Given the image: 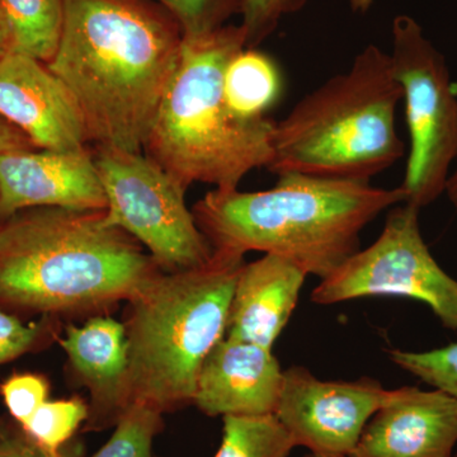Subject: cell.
Returning <instances> with one entry per match:
<instances>
[{"mask_svg": "<svg viewBox=\"0 0 457 457\" xmlns=\"http://www.w3.org/2000/svg\"><path fill=\"white\" fill-rule=\"evenodd\" d=\"M183 40L156 0H64L59 46L46 65L73 96L90 141L139 153Z\"/></svg>", "mask_w": 457, "mask_h": 457, "instance_id": "obj_1", "label": "cell"}, {"mask_svg": "<svg viewBox=\"0 0 457 457\" xmlns=\"http://www.w3.org/2000/svg\"><path fill=\"white\" fill-rule=\"evenodd\" d=\"M163 272L104 212L37 207L0 222V309L42 317L99 314Z\"/></svg>", "mask_w": 457, "mask_h": 457, "instance_id": "obj_2", "label": "cell"}, {"mask_svg": "<svg viewBox=\"0 0 457 457\" xmlns=\"http://www.w3.org/2000/svg\"><path fill=\"white\" fill-rule=\"evenodd\" d=\"M405 200L402 187L282 174L266 191L213 189L192 212L212 252L279 255L323 279L360 251L370 222Z\"/></svg>", "mask_w": 457, "mask_h": 457, "instance_id": "obj_3", "label": "cell"}, {"mask_svg": "<svg viewBox=\"0 0 457 457\" xmlns=\"http://www.w3.org/2000/svg\"><path fill=\"white\" fill-rule=\"evenodd\" d=\"M245 47L240 25L183 40L144 150L186 188L237 189L249 171L270 163L276 122L237 116L224 97L225 71Z\"/></svg>", "mask_w": 457, "mask_h": 457, "instance_id": "obj_4", "label": "cell"}, {"mask_svg": "<svg viewBox=\"0 0 457 457\" xmlns=\"http://www.w3.org/2000/svg\"><path fill=\"white\" fill-rule=\"evenodd\" d=\"M402 98L389 54L369 45L276 122L267 168L278 177L370 182L404 155L395 125Z\"/></svg>", "mask_w": 457, "mask_h": 457, "instance_id": "obj_5", "label": "cell"}, {"mask_svg": "<svg viewBox=\"0 0 457 457\" xmlns=\"http://www.w3.org/2000/svg\"><path fill=\"white\" fill-rule=\"evenodd\" d=\"M245 258L213 252L197 269L161 272L128 302V395L162 413L194 404L207 354L227 336Z\"/></svg>", "mask_w": 457, "mask_h": 457, "instance_id": "obj_6", "label": "cell"}, {"mask_svg": "<svg viewBox=\"0 0 457 457\" xmlns=\"http://www.w3.org/2000/svg\"><path fill=\"white\" fill-rule=\"evenodd\" d=\"M107 198L104 222L134 237L163 272L197 269L212 248L186 204V188L143 153L97 147L93 154Z\"/></svg>", "mask_w": 457, "mask_h": 457, "instance_id": "obj_7", "label": "cell"}, {"mask_svg": "<svg viewBox=\"0 0 457 457\" xmlns=\"http://www.w3.org/2000/svg\"><path fill=\"white\" fill-rule=\"evenodd\" d=\"M394 75L402 87L411 152L400 187L405 204L428 206L446 188L457 159V98L444 55L411 16L394 18Z\"/></svg>", "mask_w": 457, "mask_h": 457, "instance_id": "obj_8", "label": "cell"}, {"mask_svg": "<svg viewBox=\"0 0 457 457\" xmlns=\"http://www.w3.org/2000/svg\"><path fill=\"white\" fill-rule=\"evenodd\" d=\"M420 212L405 203L393 209L378 239L320 279L312 302L335 305L362 297H409L425 303L442 326L457 330V279L429 252Z\"/></svg>", "mask_w": 457, "mask_h": 457, "instance_id": "obj_9", "label": "cell"}, {"mask_svg": "<svg viewBox=\"0 0 457 457\" xmlns=\"http://www.w3.org/2000/svg\"><path fill=\"white\" fill-rule=\"evenodd\" d=\"M389 394L374 378L323 381L303 366H291L284 371L275 414L296 447L351 456L369 420Z\"/></svg>", "mask_w": 457, "mask_h": 457, "instance_id": "obj_10", "label": "cell"}, {"mask_svg": "<svg viewBox=\"0 0 457 457\" xmlns=\"http://www.w3.org/2000/svg\"><path fill=\"white\" fill-rule=\"evenodd\" d=\"M0 119L42 150L79 152L90 141L65 84L45 62L23 54L0 57Z\"/></svg>", "mask_w": 457, "mask_h": 457, "instance_id": "obj_11", "label": "cell"}, {"mask_svg": "<svg viewBox=\"0 0 457 457\" xmlns=\"http://www.w3.org/2000/svg\"><path fill=\"white\" fill-rule=\"evenodd\" d=\"M37 207L107 209L106 194L88 149L0 153V219Z\"/></svg>", "mask_w": 457, "mask_h": 457, "instance_id": "obj_12", "label": "cell"}, {"mask_svg": "<svg viewBox=\"0 0 457 457\" xmlns=\"http://www.w3.org/2000/svg\"><path fill=\"white\" fill-rule=\"evenodd\" d=\"M456 445L457 399L403 386L390 390L351 457H451Z\"/></svg>", "mask_w": 457, "mask_h": 457, "instance_id": "obj_13", "label": "cell"}, {"mask_svg": "<svg viewBox=\"0 0 457 457\" xmlns=\"http://www.w3.org/2000/svg\"><path fill=\"white\" fill-rule=\"evenodd\" d=\"M282 385L273 350L225 336L201 366L194 405L209 417L275 414Z\"/></svg>", "mask_w": 457, "mask_h": 457, "instance_id": "obj_14", "label": "cell"}, {"mask_svg": "<svg viewBox=\"0 0 457 457\" xmlns=\"http://www.w3.org/2000/svg\"><path fill=\"white\" fill-rule=\"evenodd\" d=\"M59 342L68 356L71 372L89 392V413L84 431L113 428L130 407L125 324L98 315L82 327H66L65 337Z\"/></svg>", "mask_w": 457, "mask_h": 457, "instance_id": "obj_15", "label": "cell"}, {"mask_svg": "<svg viewBox=\"0 0 457 457\" xmlns=\"http://www.w3.org/2000/svg\"><path fill=\"white\" fill-rule=\"evenodd\" d=\"M308 276L294 262L275 254L243 264L231 297L227 337L273 350Z\"/></svg>", "mask_w": 457, "mask_h": 457, "instance_id": "obj_16", "label": "cell"}, {"mask_svg": "<svg viewBox=\"0 0 457 457\" xmlns=\"http://www.w3.org/2000/svg\"><path fill=\"white\" fill-rule=\"evenodd\" d=\"M282 93V75L275 60L255 47H245L228 62L224 97L228 108L243 119L266 117Z\"/></svg>", "mask_w": 457, "mask_h": 457, "instance_id": "obj_17", "label": "cell"}, {"mask_svg": "<svg viewBox=\"0 0 457 457\" xmlns=\"http://www.w3.org/2000/svg\"><path fill=\"white\" fill-rule=\"evenodd\" d=\"M9 53L47 62L55 55L64 21V0H0Z\"/></svg>", "mask_w": 457, "mask_h": 457, "instance_id": "obj_18", "label": "cell"}, {"mask_svg": "<svg viewBox=\"0 0 457 457\" xmlns=\"http://www.w3.org/2000/svg\"><path fill=\"white\" fill-rule=\"evenodd\" d=\"M296 447L276 414L222 418L220 447L213 457H288Z\"/></svg>", "mask_w": 457, "mask_h": 457, "instance_id": "obj_19", "label": "cell"}, {"mask_svg": "<svg viewBox=\"0 0 457 457\" xmlns=\"http://www.w3.org/2000/svg\"><path fill=\"white\" fill-rule=\"evenodd\" d=\"M88 404L82 398L46 400L20 426L42 449L57 453L69 446L78 429L88 420Z\"/></svg>", "mask_w": 457, "mask_h": 457, "instance_id": "obj_20", "label": "cell"}, {"mask_svg": "<svg viewBox=\"0 0 457 457\" xmlns=\"http://www.w3.org/2000/svg\"><path fill=\"white\" fill-rule=\"evenodd\" d=\"M164 414L135 402L113 427L110 440L90 457H153V442L164 428Z\"/></svg>", "mask_w": 457, "mask_h": 457, "instance_id": "obj_21", "label": "cell"}, {"mask_svg": "<svg viewBox=\"0 0 457 457\" xmlns=\"http://www.w3.org/2000/svg\"><path fill=\"white\" fill-rule=\"evenodd\" d=\"M387 354L400 369L457 399V342L432 351L389 350Z\"/></svg>", "mask_w": 457, "mask_h": 457, "instance_id": "obj_22", "label": "cell"}, {"mask_svg": "<svg viewBox=\"0 0 457 457\" xmlns=\"http://www.w3.org/2000/svg\"><path fill=\"white\" fill-rule=\"evenodd\" d=\"M176 18L185 37L204 35L242 14L245 0H156Z\"/></svg>", "mask_w": 457, "mask_h": 457, "instance_id": "obj_23", "label": "cell"}, {"mask_svg": "<svg viewBox=\"0 0 457 457\" xmlns=\"http://www.w3.org/2000/svg\"><path fill=\"white\" fill-rule=\"evenodd\" d=\"M59 319L41 317L25 324L16 315L0 309V366L40 350L56 338Z\"/></svg>", "mask_w": 457, "mask_h": 457, "instance_id": "obj_24", "label": "cell"}, {"mask_svg": "<svg viewBox=\"0 0 457 457\" xmlns=\"http://www.w3.org/2000/svg\"><path fill=\"white\" fill-rule=\"evenodd\" d=\"M50 384L44 375L22 372L9 376L0 384V395L12 420L25 425L32 414L49 400Z\"/></svg>", "mask_w": 457, "mask_h": 457, "instance_id": "obj_25", "label": "cell"}, {"mask_svg": "<svg viewBox=\"0 0 457 457\" xmlns=\"http://www.w3.org/2000/svg\"><path fill=\"white\" fill-rule=\"evenodd\" d=\"M308 0H245L242 23L246 47H257L278 29L282 18L296 13Z\"/></svg>", "mask_w": 457, "mask_h": 457, "instance_id": "obj_26", "label": "cell"}, {"mask_svg": "<svg viewBox=\"0 0 457 457\" xmlns=\"http://www.w3.org/2000/svg\"><path fill=\"white\" fill-rule=\"evenodd\" d=\"M0 457H73L69 446L54 453L33 442L20 425L3 420L0 422Z\"/></svg>", "mask_w": 457, "mask_h": 457, "instance_id": "obj_27", "label": "cell"}, {"mask_svg": "<svg viewBox=\"0 0 457 457\" xmlns=\"http://www.w3.org/2000/svg\"><path fill=\"white\" fill-rule=\"evenodd\" d=\"M33 144L25 134L0 119V153L32 150Z\"/></svg>", "mask_w": 457, "mask_h": 457, "instance_id": "obj_28", "label": "cell"}, {"mask_svg": "<svg viewBox=\"0 0 457 457\" xmlns=\"http://www.w3.org/2000/svg\"><path fill=\"white\" fill-rule=\"evenodd\" d=\"M445 192H446L451 203H453V206H455L457 209V164L455 170H453V173L450 174L449 179H447L446 188H445Z\"/></svg>", "mask_w": 457, "mask_h": 457, "instance_id": "obj_29", "label": "cell"}, {"mask_svg": "<svg viewBox=\"0 0 457 457\" xmlns=\"http://www.w3.org/2000/svg\"><path fill=\"white\" fill-rule=\"evenodd\" d=\"M9 53V36L7 26H5L4 18H3L2 9H0V57Z\"/></svg>", "mask_w": 457, "mask_h": 457, "instance_id": "obj_30", "label": "cell"}, {"mask_svg": "<svg viewBox=\"0 0 457 457\" xmlns=\"http://www.w3.org/2000/svg\"><path fill=\"white\" fill-rule=\"evenodd\" d=\"M351 9L357 13H365L374 4L375 0H348Z\"/></svg>", "mask_w": 457, "mask_h": 457, "instance_id": "obj_31", "label": "cell"}, {"mask_svg": "<svg viewBox=\"0 0 457 457\" xmlns=\"http://www.w3.org/2000/svg\"><path fill=\"white\" fill-rule=\"evenodd\" d=\"M303 457H351V456H343V455H326V453H309L308 455Z\"/></svg>", "mask_w": 457, "mask_h": 457, "instance_id": "obj_32", "label": "cell"}, {"mask_svg": "<svg viewBox=\"0 0 457 457\" xmlns=\"http://www.w3.org/2000/svg\"><path fill=\"white\" fill-rule=\"evenodd\" d=\"M451 457H457V453H453V456H451Z\"/></svg>", "mask_w": 457, "mask_h": 457, "instance_id": "obj_33", "label": "cell"}, {"mask_svg": "<svg viewBox=\"0 0 457 457\" xmlns=\"http://www.w3.org/2000/svg\"><path fill=\"white\" fill-rule=\"evenodd\" d=\"M2 420H3V418H2V417H0V422H2Z\"/></svg>", "mask_w": 457, "mask_h": 457, "instance_id": "obj_34", "label": "cell"}]
</instances>
